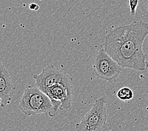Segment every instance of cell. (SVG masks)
Masks as SVG:
<instances>
[{
    "label": "cell",
    "instance_id": "6",
    "mask_svg": "<svg viewBox=\"0 0 148 131\" xmlns=\"http://www.w3.org/2000/svg\"><path fill=\"white\" fill-rule=\"evenodd\" d=\"M36 86L45 93L48 88L58 84H73L72 77L53 65H49L38 74L34 75Z\"/></svg>",
    "mask_w": 148,
    "mask_h": 131
},
{
    "label": "cell",
    "instance_id": "3",
    "mask_svg": "<svg viewBox=\"0 0 148 131\" xmlns=\"http://www.w3.org/2000/svg\"><path fill=\"white\" fill-rule=\"evenodd\" d=\"M107 100L105 97L97 98L80 122L76 124L77 131L109 130L107 125Z\"/></svg>",
    "mask_w": 148,
    "mask_h": 131
},
{
    "label": "cell",
    "instance_id": "12",
    "mask_svg": "<svg viewBox=\"0 0 148 131\" xmlns=\"http://www.w3.org/2000/svg\"><path fill=\"white\" fill-rule=\"evenodd\" d=\"M146 110L148 111V96H147V107H146Z\"/></svg>",
    "mask_w": 148,
    "mask_h": 131
},
{
    "label": "cell",
    "instance_id": "13",
    "mask_svg": "<svg viewBox=\"0 0 148 131\" xmlns=\"http://www.w3.org/2000/svg\"><path fill=\"white\" fill-rule=\"evenodd\" d=\"M146 92H147V93H148V88L146 89Z\"/></svg>",
    "mask_w": 148,
    "mask_h": 131
},
{
    "label": "cell",
    "instance_id": "7",
    "mask_svg": "<svg viewBox=\"0 0 148 131\" xmlns=\"http://www.w3.org/2000/svg\"><path fill=\"white\" fill-rule=\"evenodd\" d=\"M16 90L9 71L0 58V107L5 108L12 102V93Z\"/></svg>",
    "mask_w": 148,
    "mask_h": 131
},
{
    "label": "cell",
    "instance_id": "2",
    "mask_svg": "<svg viewBox=\"0 0 148 131\" xmlns=\"http://www.w3.org/2000/svg\"><path fill=\"white\" fill-rule=\"evenodd\" d=\"M19 109L25 115L45 114L51 117L52 105L50 98L36 86L27 85L19 101Z\"/></svg>",
    "mask_w": 148,
    "mask_h": 131
},
{
    "label": "cell",
    "instance_id": "10",
    "mask_svg": "<svg viewBox=\"0 0 148 131\" xmlns=\"http://www.w3.org/2000/svg\"><path fill=\"white\" fill-rule=\"evenodd\" d=\"M130 15L134 16L136 15L137 9L138 8L139 0H129Z\"/></svg>",
    "mask_w": 148,
    "mask_h": 131
},
{
    "label": "cell",
    "instance_id": "11",
    "mask_svg": "<svg viewBox=\"0 0 148 131\" xmlns=\"http://www.w3.org/2000/svg\"><path fill=\"white\" fill-rule=\"evenodd\" d=\"M29 8L32 10H34V11H38L40 8V6L36 3H31L29 5Z\"/></svg>",
    "mask_w": 148,
    "mask_h": 131
},
{
    "label": "cell",
    "instance_id": "8",
    "mask_svg": "<svg viewBox=\"0 0 148 131\" xmlns=\"http://www.w3.org/2000/svg\"><path fill=\"white\" fill-rule=\"evenodd\" d=\"M117 97L122 101H129L133 98L134 92L129 87H122L117 91Z\"/></svg>",
    "mask_w": 148,
    "mask_h": 131
},
{
    "label": "cell",
    "instance_id": "5",
    "mask_svg": "<svg viewBox=\"0 0 148 131\" xmlns=\"http://www.w3.org/2000/svg\"><path fill=\"white\" fill-rule=\"evenodd\" d=\"M44 93L50 98L52 105L50 117H55L59 109L69 110L71 107L74 93L73 84H56L48 88Z\"/></svg>",
    "mask_w": 148,
    "mask_h": 131
},
{
    "label": "cell",
    "instance_id": "1",
    "mask_svg": "<svg viewBox=\"0 0 148 131\" xmlns=\"http://www.w3.org/2000/svg\"><path fill=\"white\" fill-rule=\"evenodd\" d=\"M148 35V23L135 21L119 26L105 38L104 50L122 68L144 71L148 68L143 44Z\"/></svg>",
    "mask_w": 148,
    "mask_h": 131
},
{
    "label": "cell",
    "instance_id": "9",
    "mask_svg": "<svg viewBox=\"0 0 148 131\" xmlns=\"http://www.w3.org/2000/svg\"><path fill=\"white\" fill-rule=\"evenodd\" d=\"M138 7L143 16L148 18V0H139Z\"/></svg>",
    "mask_w": 148,
    "mask_h": 131
},
{
    "label": "cell",
    "instance_id": "4",
    "mask_svg": "<svg viewBox=\"0 0 148 131\" xmlns=\"http://www.w3.org/2000/svg\"><path fill=\"white\" fill-rule=\"evenodd\" d=\"M93 66L99 78L108 81L117 79L122 71V67L104 49H100L95 55Z\"/></svg>",
    "mask_w": 148,
    "mask_h": 131
}]
</instances>
